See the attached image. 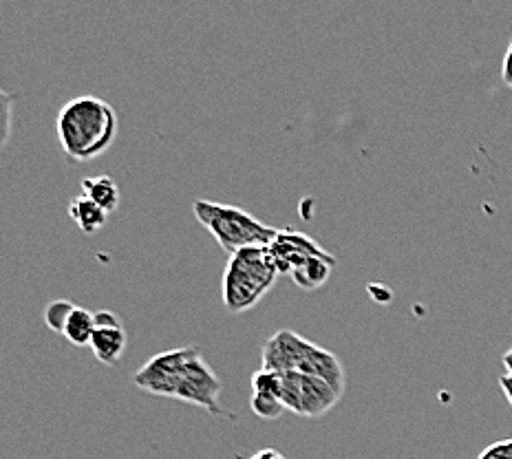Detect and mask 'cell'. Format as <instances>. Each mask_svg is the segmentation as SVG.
<instances>
[{"label":"cell","instance_id":"1","mask_svg":"<svg viewBox=\"0 0 512 459\" xmlns=\"http://www.w3.org/2000/svg\"><path fill=\"white\" fill-rule=\"evenodd\" d=\"M137 389L159 398H175L195 404L223 420H237V415L221 409L219 396L223 382L210 369L199 347H179L153 356L133 376Z\"/></svg>","mask_w":512,"mask_h":459},{"label":"cell","instance_id":"2","mask_svg":"<svg viewBox=\"0 0 512 459\" xmlns=\"http://www.w3.org/2000/svg\"><path fill=\"white\" fill-rule=\"evenodd\" d=\"M117 128L120 122L115 109L95 95L69 100L56 117L58 142L73 162H91L104 155L115 142Z\"/></svg>","mask_w":512,"mask_h":459},{"label":"cell","instance_id":"3","mask_svg":"<svg viewBox=\"0 0 512 459\" xmlns=\"http://www.w3.org/2000/svg\"><path fill=\"white\" fill-rule=\"evenodd\" d=\"M261 369L287 373L298 371L332 384L334 389L345 391V367L336 354L318 347L312 340L298 336L292 329L276 332L261 351Z\"/></svg>","mask_w":512,"mask_h":459},{"label":"cell","instance_id":"4","mask_svg":"<svg viewBox=\"0 0 512 459\" xmlns=\"http://www.w3.org/2000/svg\"><path fill=\"white\" fill-rule=\"evenodd\" d=\"M279 274L270 248L263 245L228 256L221 285L223 305L230 314L248 312L272 290Z\"/></svg>","mask_w":512,"mask_h":459},{"label":"cell","instance_id":"5","mask_svg":"<svg viewBox=\"0 0 512 459\" xmlns=\"http://www.w3.org/2000/svg\"><path fill=\"white\" fill-rule=\"evenodd\" d=\"M192 212H195L197 221L212 234V239L219 243V248L228 256L248 248H259V245L270 248L281 232L279 228L265 226V223L252 217L250 212L237 206L217 204V201L197 199L192 204Z\"/></svg>","mask_w":512,"mask_h":459},{"label":"cell","instance_id":"6","mask_svg":"<svg viewBox=\"0 0 512 459\" xmlns=\"http://www.w3.org/2000/svg\"><path fill=\"white\" fill-rule=\"evenodd\" d=\"M340 398L343 391L334 389L325 380L298 371L281 373V400L287 411L301 418H320L332 411Z\"/></svg>","mask_w":512,"mask_h":459},{"label":"cell","instance_id":"7","mask_svg":"<svg viewBox=\"0 0 512 459\" xmlns=\"http://www.w3.org/2000/svg\"><path fill=\"white\" fill-rule=\"evenodd\" d=\"M91 351L102 365H117L126 349V332L113 312H95Z\"/></svg>","mask_w":512,"mask_h":459},{"label":"cell","instance_id":"8","mask_svg":"<svg viewBox=\"0 0 512 459\" xmlns=\"http://www.w3.org/2000/svg\"><path fill=\"white\" fill-rule=\"evenodd\" d=\"M270 252L276 261V268H279L281 274H287V276H290L294 265L301 263L303 259L329 254L325 248H320L312 237L294 230H281L279 237H276L274 243L270 245Z\"/></svg>","mask_w":512,"mask_h":459},{"label":"cell","instance_id":"9","mask_svg":"<svg viewBox=\"0 0 512 459\" xmlns=\"http://www.w3.org/2000/svg\"><path fill=\"white\" fill-rule=\"evenodd\" d=\"M334 268H336V256H332V254L309 256V259H303L301 263L294 265L290 272V279L298 287H301V290L314 292L329 281V276H332Z\"/></svg>","mask_w":512,"mask_h":459},{"label":"cell","instance_id":"10","mask_svg":"<svg viewBox=\"0 0 512 459\" xmlns=\"http://www.w3.org/2000/svg\"><path fill=\"white\" fill-rule=\"evenodd\" d=\"M69 217L78 223V228L84 234H95L106 226V221H109V212L102 210L89 197L80 195L69 204Z\"/></svg>","mask_w":512,"mask_h":459},{"label":"cell","instance_id":"11","mask_svg":"<svg viewBox=\"0 0 512 459\" xmlns=\"http://www.w3.org/2000/svg\"><path fill=\"white\" fill-rule=\"evenodd\" d=\"M82 195L89 197L91 201H95L102 210L113 212L120 206V188H117L115 181L106 175L100 177H89L82 181Z\"/></svg>","mask_w":512,"mask_h":459},{"label":"cell","instance_id":"12","mask_svg":"<svg viewBox=\"0 0 512 459\" xmlns=\"http://www.w3.org/2000/svg\"><path fill=\"white\" fill-rule=\"evenodd\" d=\"M93 332H95V314L89 312V309L78 307V305L73 307L67 325H64L62 336L67 338L71 345L87 347V345H91Z\"/></svg>","mask_w":512,"mask_h":459},{"label":"cell","instance_id":"13","mask_svg":"<svg viewBox=\"0 0 512 459\" xmlns=\"http://www.w3.org/2000/svg\"><path fill=\"white\" fill-rule=\"evenodd\" d=\"M250 404H252V411L263 420H279L287 411L281 398L270 396V393H252Z\"/></svg>","mask_w":512,"mask_h":459},{"label":"cell","instance_id":"14","mask_svg":"<svg viewBox=\"0 0 512 459\" xmlns=\"http://www.w3.org/2000/svg\"><path fill=\"white\" fill-rule=\"evenodd\" d=\"M73 305L71 301H64V298H58V301H51L45 309V323L51 329V332H64V325H67V320L73 312Z\"/></svg>","mask_w":512,"mask_h":459},{"label":"cell","instance_id":"15","mask_svg":"<svg viewBox=\"0 0 512 459\" xmlns=\"http://www.w3.org/2000/svg\"><path fill=\"white\" fill-rule=\"evenodd\" d=\"M477 459H512V440H501L486 446Z\"/></svg>","mask_w":512,"mask_h":459},{"label":"cell","instance_id":"16","mask_svg":"<svg viewBox=\"0 0 512 459\" xmlns=\"http://www.w3.org/2000/svg\"><path fill=\"white\" fill-rule=\"evenodd\" d=\"M501 80H504L506 87L512 89V42L506 49V56L504 62H501Z\"/></svg>","mask_w":512,"mask_h":459},{"label":"cell","instance_id":"17","mask_svg":"<svg viewBox=\"0 0 512 459\" xmlns=\"http://www.w3.org/2000/svg\"><path fill=\"white\" fill-rule=\"evenodd\" d=\"M250 459H287V457L276 451V448H263V451L254 453Z\"/></svg>","mask_w":512,"mask_h":459},{"label":"cell","instance_id":"18","mask_svg":"<svg viewBox=\"0 0 512 459\" xmlns=\"http://www.w3.org/2000/svg\"><path fill=\"white\" fill-rule=\"evenodd\" d=\"M499 387H501V391H504V396H506V400H508V404L512 407V376H501L499 378Z\"/></svg>","mask_w":512,"mask_h":459},{"label":"cell","instance_id":"19","mask_svg":"<svg viewBox=\"0 0 512 459\" xmlns=\"http://www.w3.org/2000/svg\"><path fill=\"white\" fill-rule=\"evenodd\" d=\"M501 362H504V367L508 371V376H512V347L506 351L504 358H501Z\"/></svg>","mask_w":512,"mask_h":459}]
</instances>
